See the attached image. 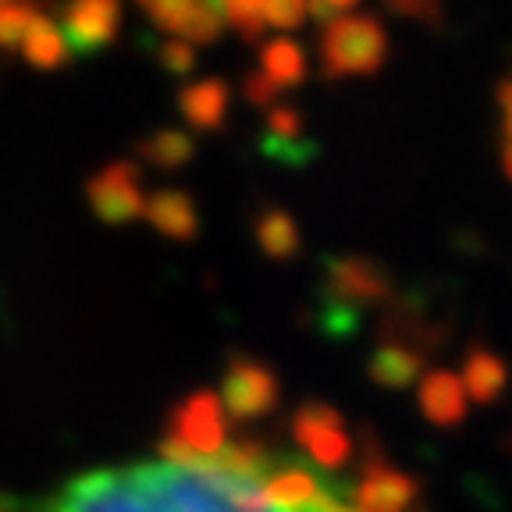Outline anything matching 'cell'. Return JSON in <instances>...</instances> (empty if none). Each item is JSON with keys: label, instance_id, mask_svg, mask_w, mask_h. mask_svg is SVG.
Wrapping results in <instances>:
<instances>
[{"label": "cell", "instance_id": "obj_29", "mask_svg": "<svg viewBox=\"0 0 512 512\" xmlns=\"http://www.w3.org/2000/svg\"><path fill=\"white\" fill-rule=\"evenodd\" d=\"M498 111H502V139H512V72L498 86Z\"/></svg>", "mask_w": 512, "mask_h": 512}, {"label": "cell", "instance_id": "obj_28", "mask_svg": "<svg viewBox=\"0 0 512 512\" xmlns=\"http://www.w3.org/2000/svg\"><path fill=\"white\" fill-rule=\"evenodd\" d=\"M356 4H360V0H306V11L313 15V22L328 25V22H335L342 11H352Z\"/></svg>", "mask_w": 512, "mask_h": 512}, {"label": "cell", "instance_id": "obj_9", "mask_svg": "<svg viewBox=\"0 0 512 512\" xmlns=\"http://www.w3.org/2000/svg\"><path fill=\"white\" fill-rule=\"evenodd\" d=\"M61 25V40H68L64 47L75 54H96L118 40L121 0H68Z\"/></svg>", "mask_w": 512, "mask_h": 512}, {"label": "cell", "instance_id": "obj_12", "mask_svg": "<svg viewBox=\"0 0 512 512\" xmlns=\"http://www.w3.org/2000/svg\"><path fill=\"white\" fill-rule=\"evenodd\" d=\"M420 413L434 427H456L466 420V392L452 370H427L420 377Z\"/></svg>", "mask_w": 512, "mask_h": 512}, {"label": "cell", "instance_id": "obj_16", "mask_svg": "<svg viewBox=\"0 0 512 512\" xmlns=\"http://www.w3.org/2000/svg\"><path fill=\"white\" fill-rule=\"evenodd\" d=\"M260 75L271 79L274 86L285 93V89L299 86L306 79V54L296 40H288V36H278V40L264 43L260 47Z\"/></svg>", "mask_w": 512, "mask_h": 512}, {"label": "cell", "instance_id": "obj_31", "mask_svg": "<svg viewBox=\"0 0 512 512\" xmlns=\"http://www.w3.org/2000/svg\"><path fill=\"white\" fill-rule=\"evenodd\" d=\"M139 4H146V0H139Z\"/></svg>", "mask_w": 512, "mask_h": 512}, {"label": "cell", "instance_id": "obj_32", "mask_svg": "<svg viewBox=\"0 0 512 512\" xmlns=\"http://www.w3.org/2000/svg\"><path fill=\"white\" fill-rule=\"evenodd\" d=\"M420 512H427V509H420Z\"/></svg>", "mask_w": 512, "mask_h": 512}, {"label": "cell", "instance_id": "obj_21", "mask_svg": "<svg viewBox=\"0 0 512 512\" xmlns=\"http://www.w3.org/2000/svg\"><path fill=\"white\" fill-rule=\"evenodd\" d=\"M32 4H18V0H0V47L11 50L22 43L25 29L32 22Z\"/></svg>", "mask_w": 512, "mask_h": 512}, {"label": "cell", "instance_id": "obj_27", "mask_svg": "<svg viewBox=\"0 0 512 512\" xmlns=\"http://www.w3.org/2000/svg\"><path fill=\"white\" fill-rule=\"evenodd\" d=\"M242 86H246V100H249V104H256V107H267V111H271V107H278V96H281V89L274 86L271 79H264V75H260V72H249V75H246V82H242Z\"/></svg>", "mask_w": 512, "mask_h": 512}, {"label": "cell", "instance_id": "obj_23", "mask_svg": "<svg viewBox=\"0 0 512 512\" xmlns=\"http://www.w3.org/2000/svg\"><path fill=\"white\" fill-rule=\"evenodd\" d=\"M264 139H271V143H299L303 139V118H299L296 107H271Z\"/></svg>", "mask_w": 512, "mask_h": 512}, {"label": "cell", "instance_id": "obj_22", "mask_svg": "<svg viewBox=\"0 0 512 512\" xmlns=\"http://www.w3.org/2000/svg\"><path fill=\"white\" fill-rule=\"evenodd\" d=\"M381 8L399 18H413L420 25H431V29L445 25V0H381Z\"/></svg>", "mask_w": 512, "mask_h": 512}, {"label": "cell", "instance_id": "obj_25", "mask_svg": "<svg viewBox=\"0 0 512 512\" xmlns=\"http://www.w3.org/2000/svg\"><path fill=\"white\" fill-rule=\"evenodd\" d=\"M260 150H264V157L292 164V168H303V164H310V160L317 157V146L306 143V139H299V143H271V139H264Z\"/></svg>", "mask_w": 512, "mask_h": 512}, {"label": "cell", "instance_id": "obj_5", "mask_svg": "<svg viewBox=\"0 0 512 512\" xmlns=\"http://www.w3.org/2000/svg\"><path fill=\"white\" fill-rule=\"evenodd\" d=\"M217 399H221V409L232 416L235 424H253V420H260V416H267L278 406L281 381L264 360L246 356V352H232Z\"/></svg>", "mask_w": 512, "mask_h": 512}, {"label": "cell", "instance_id": "obj_3", "mask_svg": "<svg viewBox=\"0 0 512 512\" xmlns=\"http://www.w3.org/2000/svg\"><path fill=\"white\" fill-rule=\"evenodd\" d=\"M228 420L214 392H192L168 413V438L160 441V463L189 466L217 456L228 445Z\"/></svg>", "mask_w": 512, "mask_h": 512}, {"label": "cell", "instance_id": "obj_6", "mask_svg": "<svg viewBox=\"0 0 512 512\" xmlns=\"http://www.w3.org/2000/svg\"><path fill=\"white\" fill-rule=\"evenodd\" d=\"M420 498V480L413 473L388 463L374 434H367V456H363L360 480L349 488V502L356 512H409Z\"/></svg>", "mask_w": 512, "mask_h": 512}, {"label": "cell", "instance_id": "obj_30", "mask_svg": "<svg viewBox=\"0 0 512 512\" xmlns=\"http://www.w3.org/2000/svg\"><path fill=\"white\" fill-rule=\"evenodd\" d=\"M498 157H502V171L505 178L512 182V139H502V146H498Z\"/></svg>", "mask_w": 512, "mask_h": 512}, {"label": "cell", "instance_id": "obj_4", "mask_svg": "<svg viewBox=\"0 0 512 512\" xmlns=\"http://www.w3.org/2000/svg\"><path fill=\"white\" fill-rule=\"evenodd\" d=\"M395 299V281L388 267L374 256H328L324 260V281H320V303H335L360 313L367 306H381Z\"/></svg>", "mask_w": 512, "mask_h": 512}, {"label": "cell", "instance_id": "obj_10", "mask_svg": "<svg viewBox=\"0 0 512 512\" xmlns=\"http://www.w3.org/2000/svg\"><path fill=\"white\" fill-rule=\"evenodd\" d=\"M153 25L171 36H182L189 47H207L221 36L224 18L217 11V0H146Z\"/></svg>", "mask_w": 512, "mask_h": 512}, {"label": "cell", "instance_id": "obj_15", "mask_svg": "<svg viewBox=\"0 0 512 512\" xmlns=\"http://www.w3.org/2000/svg\"><path fill=\"white\" fill-rule=\"evenodd\" d=\"M463 392L470 395L473 402H480V406H488V402H495L498 395L505 392V384H509V363L498 356V352H491L488 345H473L470 352H466L463 360Z\"/></svg>", "mask_w": 512, "mask_h": 512}, {"label": "cell", "instance_id": "obj_18", "mask_svg": "<svg viewBox=\"0 0 512 512\" xmlns=\"http://www.w3.org/2000/svg\"><path fill=\"white\" fill-rule=\"evenodd\" d=\"M22 54H25V61H29L32 68H40V72H54V68L64 64L68 47H64V40H61V29H57L47 15H40V11L32 15L29 29H25V36H22Z\"/></svg>", "mask_w": 512, "mask_h": 512}, {"label": "cell", "instance_id": "obj_14", "mask_svg": "<svg viewBox=\"0 0 512 512\" xmlns=\"http://www.w3.org/2000/svg\"><path fill=\"white\" fill-rule=\"evenodd\" d=\"M146 217L164 239L192 242L200 235V214L192 207L189 192L182 189H164L153 200H146Z\"/></svg>", "mask_w": 512, "mask_h": 512}, {"label": "cell", "instance_id": "obj_17", "mask_svg": "<svg viewBox=\"0 0 512 512\" xmlns=\"http://www.w3.org/2000/svg\"><path fill=\"white\" fill-rule=\"evenodd\" d=\"M256 242L271 260H292L299 253V224L281 207H264L256 214Z\"/></svg>", "mask_w": 512, "mask_h": 512}, {"label": "cell", "instance_id": "obj_24", "mask_svg": "<svg viewBox=\"0 0 512 512\" xmlns=\"http://www.w3.org/2000/svg\"><path fill=\"white\" fill-rule=\"evenodd\" d=\"M306 18V0H264V25L299 29Z\"/></svg>", "mask_w": 512, "mask_h": 512}, {"label": "cell", "instance_id": "obj_11", "mask_svg": "<svg viewBox=\"0 0 512 512\" xmlns=\"http://www.w3.org/2000/svg\"><path fill=\"white\" fill-rule=\"evenodd\" d=\"M424 363L427 356L413 345L399 342V338H381L370 352V363H367V374L374 384L388 388V392H402L409 388L413 381L424 377Z\"/></svg>", "mask_w": 512, "mask_h": 512}, {"label": "cell", "instance_id": "obj_13", "mask_svg": "<svg viewBox=\"0 0 512 512\" xmlns=\"http://www.w3.org/2000/svg\"><path fill=\"white\" fill-rule=\"evenodd\" d=\"M228 104H232V89L224 79H200L178 93V111L200 132H217L228 121Z\"/></svg>", "mask_w": 512, "mask_h": 512}, {"label": "cell", "instance_id": "obj_2", "mask_svg": "<svg viewBox=\"0 0 512 512\" xmlns=\"http://www.w3.org/2000/svg\"><path fill=\"white\" fill-rule=\"evenodd\" d=\"M388 32L374 15H338L320 32V75L324 79H349V75H374L388 61Z\"/></svg>", "mask_w": 512, "mask_h": 512}, {"label": "cell", "instance_id": "obj_7", "mask_svg": "<svg viewBox=\"0 0 512 512\" xmlns=\"http://www.w3.org/2000/svg\"><path fill=\"white\" fill-rule=\"evenodd\" d=\"M292 438L303 448V459L324 473L342 470L352 459V438L345 431V420L335 406L310 399L292 413Z\"/></svg>", "mask_w": 512, "mask_h": 512}, {"label": "cell", "instance_id": "obj_8", "mask_svg": "<svg viewBox=\"0 0 512 512\" xmlns=\"http://www.w3.org/2000/svg\"><path fill=\"white\" fill-rule=\"evenodd\" d=\"M86 200L104 224H128L146 214L143 182L132 160H114L86 182Z\"/></svg>", "mask_w": 512, "mask_h": 512}, {"label": "cell", "instance_id": "obj_26", "mask_svg": "<svg viewBox=\"0 0 512 512\" xmlns=\"http://www.w3.org/2000/svg\"><path fill=\"white\" fill-rule=\"evenodd\" d=\"M160 64H164L171 75H189L192 68H196V50L182 40H171L160 47Z\"/></svg>", "mask_w": 512, "mask_h": 512}, {"label": "cell", "instance_id": "obj_1", "mask_svg": "<svg viewBox=\"0 0 512 512\" xmlns=\"http://www.w3.org/2000/svg\"><path fill=\"white\" fill-rule=\"evenodd\" d=\"M0 512H168L143 463L121 466V470H89L64 480L43 498H8L0 495Z\"/></svg>", "mask_w": 512, "mask_h": 512}, {"label": "cell", "instance_id": "obj_19", "mask_svg": "<svg viewBox=\"0 0 512 512\" xmlns=\"http://www.w3.org/2000/svg\"><path fill=\"white\" fill-rule=\"evenodd\" d=\"M192 153H196V143H192L189 132H178V128L153 132L150 139H143V143H139V157H143L146 164H153V168H160V171L185 168V164L192 160Z\"/></svg>", "mask_w": 512, "mask_h": 512}, {"label": "cell", "instance_id": "obj_20", "mask_svg": "<svg viewBox=\"0 0 512 512\" xmlns=\"http://www.w3.org/2000/svg\"><path fill=\"white\" fill-rule=\"evenodd\" d=\"M217 11L246 40H260V32H264V0H217Z\"/></svg>", "mask_w": 512, "mask_h": 512}]
</instances>
